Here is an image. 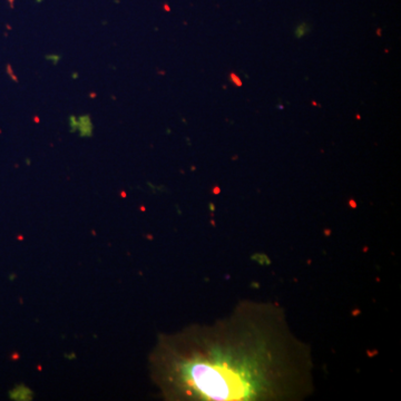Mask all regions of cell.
Wrapping results in <instances>:
<instances>
[{"label":"cell","instance_id":"1","mask_svg":"<svg viewBox=\"0 0 401 401\" xmlns=\"http://www.w3.org/2000/svg\"><path fill=\"white\" fill-rule=\"evenodd\" d=\"M151 364L171 400L301 401L315 390L310 345L274 302L243 300L212 325L165 334Z\"/></svg>","mask_w":401,"mask_h":401}]
</instances>
